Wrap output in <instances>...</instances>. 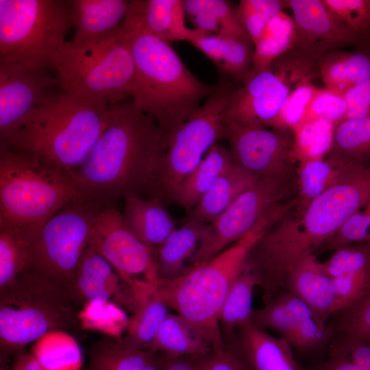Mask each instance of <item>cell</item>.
Instances as JSON below:
<instances>
[{
  "label": "cell",
  "instance_id": "7a4b0ae2",
  "mask_svg": "<svg viewBox=\"0 0 370 370\" xmlns=\"http://www.w3.org/2000/svg\"><path fill=\"white\" fill-rule=\"evenodd\" d=\"M370 201V167L354 166L295 217L281 219L252 249L249 266L269 297L284 289L289 267L314 254Z\"/></svg>",
  "mask_w": 370,
  "mask_h": 370
},
{
  "label": "cell",
  "instance_id": "44dd1931",
  "mask_svg": "<svg viewBox=\"0 0 370 370\" xmlns=\"http://www.w3.org/2000/svg\"><path fill=\"white\" fill-rule=\"evenodd\" d=\"M128 9L147 32L167 42H189L201 31L186 27L182 0H133Z\"/></svg>",
  "mask_w": 370,
  "mask_h": 370
},
{
  "label": "cell",
  "instance_id": "11a10c76",
  "mask_svg": "<svg viewBox=\"0 0 370 370\" xmlns=\"http://www.w3.org/2000/svg\"><path fill=\"white\" fill-rule=\"evenodd\" d=\"M161 356L162 370H197L193 357Z\"/></svg>",
  "mask_w": 370,
  "mask_h": 370
},
{
  "label": "cell",
  "instance_id": "d4e9b609",
  "mask_svg": "<svg viewBox=\"0 0 370 370\" xmlns=\"http://www.w3.org/2000/svg\"><path fill=\"white\" fill-rule=\"evenodd\" d=\"M88 370H162V356L103 336L90 349Z\"/></svg>",
  "mask_w": 370,
  "mask_h": 370
},
{
  "label": "cell",
  "instance_id": "ac0fdd59",
  "mask_svg": "<svg viewBox=\"0 0 370 370\" xmlns=\"http://www.w3.org/2000/svg\"><path fill=\"white\" fill-rule=\"evenodd\" d=\"M102 299L135 313L139 308L131 290L112 265L90 244L78 263L73 301L79 310L87 301Z\"/></svg>",
  "mask_w": 370,
  "mask_h": 370
},
{
  "label": "cell",
  "instance_id": "277c9868",
  "mask_svg": "<svg viewBox=\"0 0 370 370\" xmlns=\"http://www.w3.org/2000/svg\"><path fill=\"white\" fill-rule=\"evenodd\" d=\"M121 29L127 39L136 66L134 106L171 135L217 88L197 78L170 42L147 32L127 9Z\"/></svg>",
  "mask_w": 370,
  "mask_h": 370
},
{
  "label": "cell",
  "instance_id": "3957f363",
  "mask_svg": "<svg viewBox=\"0 0 370 370\" xmlns=\"http://www.w3.org/2000/svg\"><path fill=\"white\" fill-rule=\"evenodd\" d=\"M110 108L68 92H53L0 148L25 153L67 177L86 159L105 130Z\"/></svg>",
  "mask_w": 370,
  "mask_h": 370
},
{
  "label": "cell",
  "instance_id": "ba28073f",
  "mask_svg": "<svg viewBox=\"0 0 370 370\" xmlns=\"http://www.w3.org/2000/svg\"><path fill=\"white\" fill-rule=\"evenodd\" d=\"M83 195L66 176L25 153L0 148V225L36 231Z\"/></svg>",
  "mask_w": 370,
  "mask_h": 370
},
{
  "label": "cell",
  "instance_id": "83f0119b",
  "mask_svg": "<svg viewBox=\"0 0 370 370\" xmlns=\"http://www.w3.org/2000/svg\"><path fill=\"white\" fill-rule=\"evenodd\" d=\"M149 349L169 356L197 357L213 350L206 337L177 314L170 313Z\"/></svg>",
  "mask_w": 370,
  "mask_h": 370
},
{
  "label": "cell",
  "instance_id": "ffe728a7",
  "mask_svg": "<svg viewBox=\"0 0 370 370\" xmlns=\"http://www.w3.org/2000/svg\"><path fill=\"white\" fill-rule=\"evenodd\" d=\"M126 0H69L72 28L71 42L84 45L118 29L127 12Z\"/></svg>",
  "mask_w": 370,
  "mask_h": 370
},
{
  "label": "cell",
  "instance_id": "7dc6e473",
  "mask_svg": "<svg viewBox=\"0 0 370 370\" xmlns=\"http://www.w3.org/2000/svg\"><path fill=\"white\" fill-rule=\"evenodd\" d=\"M346 112L347 104L343 95L326 87L317 88L300 125L317 119H324L335 125L344 120Z\"/></svg>",
  "mask_w": 370,
  "mask_h": 370
},
{
  "label": "cell",
  "instance_id": "5bb4252c",
  "mask_svg": "<svg viewBox=\"0 0 370 370\" xmlns=\"http://www.w3.org/2000/svg\"><path fill=\"white\" fill-rule=\"evenodd\" d=\"M223 138L236 165L259 178L289 180L295 160L292 132L224 122Z\"/></svg>",
  "mask_w": 370,
  "mask_h": 370
},
{
  "label": "cell",
  "instance_id": "f1b7e54d",
  "mask_svg": "<svg viewBox=\"0 0 370 370\" xmlns=\"http://www.w3.org/2000/svg\"><path fill=\"white\" fill-rule=\"evenodd\" d=\"M232 163L230 151L215 143L182 184L173 201L190 211Z\"/></svg>",
  "mask_w": 370,
  "mask_h": 370
},
{
  "label": "cell",
  "instance_id": "484cf974",
  "mask_svg": "<svg viewBox=\"0 0 370 370\" xmlns=\"http://www.w3.org/2000/svg\"><path fill=\"white\" fill-rule=\"evenodd\" d=\"M258 179L232 163L188 212L186 221L211 223Z\"/></svg>",
  "mask_w": 370,
  "mask_h": 370
},
{
  "label": "cell",
  "instance_id": "ab89813d",
  "mask_svg": "<svg viewBox=\"0 0 370 370\" xmlns=\"http://www.w3.org/2000/svg\"><path fill=\"white\" fill-rule=\"evenodd\" d=\"M223 36L225 47L219 70L234 80L243 83L253 65L255 45L247 33Z\"/></svg>",
  "mask_w": 370,
  "mask_h": 370
},
{
  "label": "cell",
  "instance_id": "e0dca14e",
  "mask_svg": "<svg viewBox=\"0 0 370 370\" xmlns=\"http://www.w3.org/2000/svg\"><path fill=\"white\" fill-rule=\"evenodd\" d=\"M224 114V122L270 127L293 88L272 68L249 73Z\"/></svg>",
  "mask_w": 370,
  "mask_h": 370
},
{
  "label": "cell",
  "instance_id": "5b68a950",
  "mask_svg": "<svg viewBox=\"0 0 370 370\" xmlns=\"http://www.w3.org/2000/svg\"><path fill=\"white\" fill-rule=\"evenodd\" d=\"M284 214L282 208L272 212L244 237L210 260L190 265L174 279L160 281L158 288L169 309L198 329L213 349L226 343L219 317L233 283L255 245Z\"/></svg>",
  "mask_w": 370,
  "mask_h": 370
},
{
  "label": "cell",
  "instance_id": "7402d4cb",
  "mask_svg": "<svg viewBox=\"0 0 370 370\" xmlns=\"http://www.w3.org/2000/svg\"><path fill=\"white\" fill-rule=\"evenodd\" d=\"M238 332V343L254 370H306L286 339L269 334L252 321Z\"/></svg>",
  "mask_w": 370,
  "mask_h": 370
},
{
  "label": "cell",
  "instance_id": "db71d44e",
  "mask_svg": "<svg viewBox=\"0 0 370 370\" xmlns=\"http://www.w3.org/2000/svg\"><path fill=\"white\" fill-rule=\"evenodd\" d=\"M14 356L10 368L1 367V370H43L32 353L23 349Z\"/></svg>",
  "mask_w": 370,
  "mask_h": 370
},
{
  "label": "cell",
  "instance_id": "d590c367",
  "mask_svg": "<svg viewBox=\"0 0 370 370\" xmlns=\"http://www.w3.org/2000/svg\"><path fill=\"white\" fill-rule=\"evenodd\" d=\"M33 232L16 226L0 225V290L29 269Z\"/></svg>",
  "mask_w": 370,
  "mask_h": 370
},
{
  "label": "cell",
  "instance_id": "f6af8a7d",
  "mask_svg": "<svg viewBox=\"0 0 370 370\" xmlns=\"http://www.w3.org/2000/svg\"><path fill=\"white\" fill-rule=\"evenodd\" d=\"M362 242H370V201L352 214L318 251H334L345 245Z\"/></svg>",
  "mask_w": 370,
  "mask_h": 370
},
{
  "label": "cell",
  "instance_id": "7c38bea8",
  "mask_svg": "<svg viewBox=\"0 0 370 370\" xmlns=\"http://www.w3.org/2000/svg\"><path fill=\"white\" fill-rule=\"evenodd\" d=\"M89 244L119 273L139 308L155 293L160 282L156 251L131 230L122 214L110 204L99 212Z\"/></svg>",
  "mask_w": 370,
  "mask_h": 370
},
{
  "label": "cell",
  "instance_id": "cb8c5ba5",
  "mask_svg": "<svg viewBox=\"0 0 370 370\" xmlns=\"http://www.w3.org/2000/svg\"><path fill=\"white\" fill-rule=\"evenodd\" d=\"M122 215L131 230L155 251L177 228L171 215L155 197H125Z\"/></svg>",
  "mask_w": 370,
  "mask_h": 370
},
{
  "label": "cell",
  "instance_id": "9a60e30c",
  "mask_svg": "<svg viewBox=\"0 0 370 370\" xmlns=\"http://www.w3.org/2000/svg\"><path fill=\"white\" fill-rule=\"evenodd\" d=\"M60 80L47 69L0 62V144L7 141Z\"/></svg>",
  "mask_w": 370,
  "mask_h": 370
},
{
  "label": "cell",
  "instance_id": "e575fe53",
  "mask_svg": "<svg viewBox=\"0 0 370 370\" xmlns=\"http://www.w3.org/2000/svg\"><path fill=\"white\" fill-rule=\"evenodd\" d=\"M32 354L43 370H79L80 347L70 333L52 331L34 343Z\"/></svg>",
  "mask_w": 370,
  "mask_h": 370
},
{
  "label": "cell",
  "instance_id": "603a6c76",
  "mask_svg": "<svg viewBox=\"0 0 370 370\" xmlns=\"http://www.w3.org/2000/svg\"><path fill=\"white\" fill-rule=\"evenodd\" d=\"M185 222L156 250L160 281H168L182 275L187 269L186 263L191 261L208 234L209 223L197 221Z\"/></svg>",
  "mask_w": 370,
  "mask_h": 370
},
{
  "label": "cell",
  "instance_id": "4316f807",
  "mask_svg": "<svg viewBox=\"0 0 370 370\" xmlns=\"http://www.w3.org/2000/svg\"><path fill=\"white\" fill-rule=\"evenodd\" d=\"M317 63L325 87L343 96L370 79V55L366 52L332 51L321 56Z\"/></svg>",
  "mask_w": 370,
  "mask_h": 370
},
{
  "label": "cell",
  "instance_id": "836d02e7",
  "mask_svg": "<svg viewBox=\"0 0 370 370\" xmlns=\"http://www.w3.org/2000/svg\"><path fill=\"white\" fill-rule=\"evenodd\" d=\"M258 282L254 274L246 267L233 283L221 308L219 322L227 336H232L243 326L252 321L253 293Z\"/></svg>",
  "mask_w": 370,
  "mask_h": 370
},
{
  "label": "cell",
  "instance_id": "8992f818",
  "mask_svg": "<svg viewBox=\"0 0 370 370\" xmlns=\"http://www.w3.org/2000/svg\"><path fill=\"white\" fill-rule=\"evenodd\" d=\"M51 66L57 73L60 90L79 97L112 106L133 97L136 66L121 27L84 45L66 41Z\"/></svg>",
  "mask_w": 370,
  "mask_h": 370
},
{
  "label": "cell",
  "instance_id": "816d5d0a",
  "mask_svg": "<svg viewBox=\"0 0 370 370\" xmlns=\"http://www.w3.org/2000/svg\"><path fill=\"white\" fill-rule=\"evenodd\" d=\"M344 97L347 112L343 121L370 117V79L349 90Z\"/></svg>",
  "mask_w": 370,
  "mask_h": 370
},
{
  "label": "cell",
  "instance_id": "f5cc1de1",
  "mask_svg": "<svg viewBox=\"0 0 370 370\" xmlns=\"http://www.w3.org/2000/svg\"><path fill=\"white\" fill-rule=\"evenodd\" d=\"M188 42L204 53L219 69L223 61L225 37L221 34H209L203 31Z\"/></svg>",
  "mask_w": 370,
  "mask_h": 370
},
{
  "label": "cell",
  "instance_id": "74e56055",
  "mask_svg": "<svg viewBox=\"0 0 370 370\" xmlns=\"http://www.w3.org/2000/svg\"><path fill=\"white\" fill-rule=\"evenodd\" d=\"M77 318L82 330L95 331L119 339L123 336L130 322L124 309L102 299L87 301L79 310Z\"/></svg>",
  "mask_w": 370,
  "mask_h": 370
},
{
  "label": "cell",
  "instance_id": "f907efd6",
  "mask_svg": "<svg viewBox=\"0 0 370 370\" xmlns=\"http://www.w3.org/2000/svg\"><path fill=\"white\" fill-rule=\"evenodd\" d=\"M328 356L341 359L370 369V342L345 335H334Z\"/></svg>",
  "mask_w": 370,
  "mask_h": 370
},
{
  "label": "cell",
  "instance_id": "9c48e42d",
  "mask_svg": "<svg viewBox=\"0 0 370 370\" xmlns=\"http://www.w3.org/2000/svg\"><path fill=\"white\" fill-rule=\"evenodd\" d=\"M71 28L69 1L0 0V62L47 69Z\"/></svg>",
  "mask_w": 370,
  "mask_h": 370
},
{
  "label": "cell",
  "instance_id": "c3c4849f",
  "mask_svg": "<svg viewBox=\"0 0 370 370\" xmlns=\"http://www.w3.org/2000/svg\"><path fill=\"white\" fill-rule=\"evenodd\" d=\"M193 358L197 370H254L237 341Z\"/></svg>",
  "mask_w": 370,
  "mask_h": 370
},
{
  "label": "cell",
  "instance_id": "6da1fadb",
  "mask_svg": "<svg viewBox=\"0 0 370 370\" xmlns=\"http://www.w3.org/2000/svg\"><path fill=\"white\" fill-rule=\"evenodd\" d=\"M167 134L132 101L111 106L108 124L86 159L67 176L85 195L111 200L149 190Z\"/></svg>",
  "mask_w": 370,
  "mask_h": 370
},
{
  "label": "cell",
  "instance_id": "2e32d148",
  "mask_svg": "<svg viewBox=\"0 0 370 370\" xmlns=\"http://www.w3.org/2000/svg\"><path fill=\"white\" fill-rule=\"evenodd\" d=\"M288 4L295 28L292 49L300 56L317 62L325 53L361 42L323 0H288Z\"/></svg>",
  "mask_w": 370,
  "mask_h": 370
},
{
  "label": "cell",
  "instance_id": "f35d334b",
  "mask_svg": "<svg viewBox=\"0 0 370 370\" xmlns=\"http://www.w3.org/2000/svg\"><path fill=\"white\" fill-rule=\"evenodd\" d=\"M334 127L332 123L324 119L313 120L297 127L293 132L295 160L323 158L331 148Z\"/></svg>",
  "mask_w": 370,
  "mask_h": 370
},
{
  "label": "cell",
  "instance_id": "8fae6325",
  "mask_svg": "<svg viewBox=\"0 0 370 370\" xmlns=\"http://www.w3.org/2000/svg\"><path fill=\"white\" fill-rule=\"evenodd\" d=\"M239 86L220 82L214 92L168 136L150 188L155 198L173 200L179 188L217 141L223 138L224 114Z\"/></svg>",
  "mask_w": 370,
  "mask_h": 370
},
{
  "label": "cell",
  "instance_id": "bcb514c9",
  "mask_svg": "<svg viewBox=\"0 0 370 370\" xmlns=\"http://www.w3.org/2000/svg\"><path fill=\"white\" fill-rule=\"evenodd\" d=\"M336 16L356 36L370 33V0H323Z\"/></svg>",
  "mask_w": 370,
  "mask_h": 370
},
{
  "label": "cell",
  "instance_id": "d6a6232c",
  "mask_svg": "<svg viewBox=\"0 0 370 370\" xmlns=\"http://www.w3.org/2000/svg\"><path fill=\"white\" fill-rule=\"evenodd\" d=\"M295 31L293 18L283 11L272 16L255 45L253 65L249 73L270 69L277 59L293 48Z\"/></svg>",
  "mask_w": 370,
  "mask_h": 370
},
{
  "label": "cell",
  "instance_id": "ee69618b",
  "mask_svg": "<svg viewBox=\"0 0 370 370\" xmlns=\"http://www.w3.org/2000/svg\"><path fill=\"white\" fill-rule=\"evenodd\" d=\"M251 321L261 328H271L279 332L289 343L295 330V319L280 295L254 310Z\"/></svg>",
  "mask_w": 370,
  "mask_h": 370
},
{
  "label": "cell",
  "instance_id": "1f68e13d",
  "mask_svg": "<svg viewBox=\"0 0 370 370\" xmlns=\"http://www.w3.org/2000/svg\"><path fill=\"white\" fill-rule=\"evenodd\" d=\"M354 166H358L345 164L328 157L300 162L297 170L299 194L297 200L299 212Z\"/></svg>",
  "mask_w": 370,
  "mask_h": 370
},
{
  "label": "cell",
  "instance_id": "8d00e7d4",
  "mask_svg": "<svg viewBox=\"0 0 370 370\" xmlns=\"http://www.w3.org/2000/svg\"><path fill=\"white\" fill-rule=\"evenodd\" d=\"M169 314V308L157 288L130 318L127 328L121 340L134 347L149 349Z\"/></svg>",
  "mask_w": 370,
  "mask_h": 370
},
{
  "label": "cell",
  "instance_id": "f546056e",
  "mask_svg": "<svg viewBox=\"0 0 370 370\" xmlns=\"http://www.w3.org/2000/svg\"><path fill=\"white\" fill-rule=\"evenodd\" d=\"M278 295L295 319V330L290 342L292 347L306 354L318 351L330 344L332 332L325 321L293 294L283 291Z\"/></svg>",
  "mask_w": 370,
  "mask_h": 370
},
{
  "label": "cell",
  "instance_id": "4dcf8cb0",
  "mask_svg": "<svg viewBox=\"0 0 370 370\" xmlns=\"http://www.w3.org/2000/svg\"><path fill=\"white\" fill-rule=\"evenodd\" d=\"M328 157L345 164L364 166L370 159V117L345 120L334 125Z\"/></svg>",
  "mask_w": 370,
  "mask_h": 370
},
{
  "label": "cell",
  "instance_id": "30bf717a",
  "mask_svg": "<svg viewBox=\"0 0 370 370\" xmlns=\"http://www.w3.org/2000/svg\"><path fill=\"white\" fill-rule=\"evenodd\" d=\"M107 204L84 195L49 218L32 234L28 270L58 286L73 300L78 263L89 244L95 221Z\"/></svg>",
  "mask_w": 370,
  "mask_h": 370
},
{
  "label": "cell",
  "instance_id": "7bdbcfd3",
  "mask_svg": "<svg viewBox=\"0 0 370 370\" xmlns=\"http://www.w3.org/2000/svg\"><path fill=\"white\" fill-rule=\"evenodd\" d=\"M317 88L311 82L297 85L289 94L270 127L275 130L293 132L302 123Z\"/></svg>",
  "mask_w": 370,
  "mask_h": 370
},
{
  "label": "cell",
  "instance_id": "4fadbf2b",
  "mask_svg": "<svg viewBox=\"0 0 370 370\" xmlns=\"http://www.w3.org/2000/svg\"><path fill=\"white\" fill-rule=\"evenodd\" d=\"M286 180L261 177L210 223L208 234L192 264L210 260L244 237L266 216L286 204Z\"/></svg>",
  "mask_w": 370,
  "mask_h": 370
},
{
  "label": "cell",
  "instance_id": "9f6ffc18",
  "mask_svg": "<svg viewBox=\"0 0 370 370\" xmlns=\"http://www.w3.org/2000/svg\"><path fill=\"white\" fill-rule=\"evenodd\" d=\"M306 370H370L352 362L328 356V359Z\"/></svg>",
  "mask_w": 370,
  "mask_h": 370
},
{
  "label": "cell",
  "instance_id": "52a82bcc",
  "mask_svg": "<svg viewBox=\"0 0 370 370\" xmlns=\"http://www.w3.org/2000/svg\"><path fill=\"white\" fill-rule=\"evenodd\" d=\"M78 312L65 292L26 271L0 290L1 355H14L52 331L82 330Z\"/></svg>",
  "mask_w": 370,
  "mask_h": 370
},
{
  "label": "cell",
  "instance_id": "d6986e66",
  "mask_svg": "<svg viewBox=\"0 0 370 370\" xmlns=\"http://www.w3.org/2000/svg\"><path fill=\"white\" fill-rule=\"evenodd\" d=\"M284 291L304 301L325 322L334 314L335 285L314 254L301 257L289 267Z\"/></svg>",
  "mask_w": 370,
  "mask_h": 370
},
{
  "label": "cell",
  "instance_id": "60d3db41",
  "mask_svg": "<svg viewBox=\"0 0 370 370\" xmlns=\"http://www.w3.org/2000/svg\"><path fill=\"white\" fill-rule=\"evenodd\" d=\"M288 8V1L241 0L237 8V19L254 45L261 38L269 20Z\"/></svg>",
  "mask_w": 370,
  "mask_h": 370
},
{
  "label": "cell",
  "instance_id": "681fc988",
  "mask_svg": "<svg viewBox=\"0 0 370 370\" xmlns=\"http://www.w3.org/2000/svg\"><path fill=\"white\" fill-rule=\"evenodd\" d=\"M185 12L189 16L199 10H206L212 14L220 26L219 34L236 35L246 33L239 23L236 12L230 2L224 0H185Z\"/></svg>",
  "mask_w": 370,
  "mask_h": 370
},
{
  "label": "cell",
  "instance_id": "b9f144b4",
  "mask_svg": "<svg viewBox=\"0 0 370 370\" xmlns=\"http://www.w3.org/2000/svg\"><path fill=\"white\" fill-rule=\"evenodd\" d=\"M332 317L328 325L332 336H350L370 342V289L356 303Z\"/></svg>",
  "mask_w": 370,
  "mask_h": 370
}]
</instances>
